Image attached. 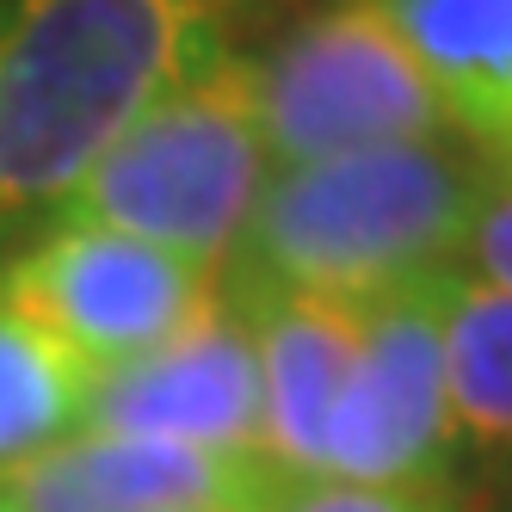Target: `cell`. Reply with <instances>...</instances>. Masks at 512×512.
I'll return each instance as SVG.
<instances>
[{
    "label": "cell",
    "mask_w": 512,
    "mask_h": 512,
    "mask_svg": "<svg viewBox=\"0 0 512 512\" xmlns=\"http://www.w3.org/2000/svg\"><path fill=\"white\" fill-rule=\"evenodd\" d=\"M260 0H13L0 13V223L56 210Z\"/></svg>",
    "instance_id": "cell-1"
},
{
    "label": "cell",
    "mask_w": 512,
    "mask_h": 512,
    "mask_svg": "<svg viewBox=\"0 0 512 512\" xmlns=\"http://www.w3.org/2000/svg\"><path fill=\"white\" fill-rule=\"evenodd\" d=\"M494 161L463 136L389 142L315 167H278L223 272L229 290H321L377 303L463 260Z\"/></svg>",
    "instance_id": "cell-2"
},
{
    "label": "cell",
    "mask_w": 512,
    "mask_h": 512,
    "mask_svg": "<svg viewBox=\"0 0 512 512\" xmlns=\"http://www.w3.org/2000/svg\"><path fill=\"white\" fill-rule=\"evenodd\" d=\"M266 179L272 155L253 112V62L229 50L142 112L50 210V223L112 229L204 272H229Z\"/></svg>",
    "instance_id": "cell-3"
},
{
    "label": "cell",
    "mask_w": 512,
    "mask_h": 512,
    "mask_svg": "<svg viewBox=\"0 0 512 512\" xmlns=\"http://www.w3.org/2000/svg\"><path fill=\"white\" fill-rule=\"evenodd\" d=\"M247 62L260 136L278 167L457 136L420 62L371 0H327Z\"/></svg>",
    "instance_id": "cell-4"
},
{
    "label": "cell",
    "mask_w": 512,
    "mask_h": 512,
    "mask_svg": "<svg viewBox=\"0 0 512 512\" xmlns=\"http://www.w3.org/2000/svg\"><path fill=\"white\" fill-rule=\"evenodd\" d=\"M0 303L87 377H105L192 334L223 303V272L112 229H50L0 272Z\"/></svg>",
    "instance_id": "cell-5"
},
{
    "label": "cell",
    "mask_w": 512,
    "mask_h": 512,
    "mask_svg": "<svg viewBox=\"0 0 512 512\" xmlns=\"http://www.w3.org/2000/svg\"><path fill=\"white\" fill-rule=\"evenodd\" d=\"M451 457L457 426L445 395L438 278H426L364 309V346L327 426L321 475L364 488H445Z\"/></svg>",
    "instance_id": "cell-6"
},
{
    "label": "cell",
    "mask_w": 512,
    "mask_h": 512,
    "mask_svg": "<svg viewBox=\"0 0 512 512\" xmlns=\"http://www.w3.org/2000/svg\"><path fill=\"white\" fill-rule=\"evenodd\" d=\"M284 475L266 457H229L149 432H68L0 475L13 512H260Z\"/></svg>",
    "instance_id": "cell-7"
},
{
    "label": "cell",
    "mask_w": 512,
    "mask_h": 512,
    "mask_svg": "<svg viewBox=\"0 0 512 512\" xmlns=\"http://www.w3.org/2000/svg\"><path fill=\"white\" fill-rule=\"evenodd\" d=\"M81 426L179 438V445L229 451V457H266L260 451V358H253V327L229 297V284H223V303L192 334L93 377Z\"/></svg>",
    "instance_id": "cell-8"
},
{
    "label": "cell",
    "mask_w": 512,
    "mask_h": 512,
    "mask_svg": "<svg viewBox=\"0 0 512 512\" xmlns=\"http://www.w3.org/2000/svg\"><path fill=\"white\" fill-rule=\"evenodd\" d=\"M260 358V451L284 482L321 475V445L364 346V309L321 290H229Z\"/></svg>",
    "instance_id": "cell-9"
},
{
    "label": "cell",
    "mask_w": 512,
    "mask_h": 512,
    "mask_svg": "<svg viewBox=\"0 0 512 512\" xmlns=\"http://www.w3.org/2000/svg\"><path fill=\"white\" fill-rule=\"evenodd\" d=\"M463 142L500 155L512 130V0H371Z\"/></svg>",
    "instance_id": "cell-10"
},
{
    "label": "cell",
    "mask_w": 512,
    "mask_h": 512,
    "mask_svg": "<svg viewBox=\"0 0 512 512\" xmlns=\"http://www.w3.org/2000/svg\"><path fill=\"white\" fill-rule=\"evenodd\" d=\"M438 334L457 445L512 463V297L463 266L438 272Z\"/></svg>",
    "instance_id": "cell-11"
},
{
    "label": "cell",
    "mask_w": 512,
    "mask_h": 512,
    "mask_svg": "<svg viewBox=\"0 0 512 512\" xmlns=\"http://www.w3.org/2000/svg\"><path fill=\"white\" fill-rule=\"evenodd\" d=\"M87 371L0 303V475L81 432Z\"/></svg>",
    "instance_id": "cell-12"
},
{
    "label": "cell",
    "mask_w": 512,
    "mask_h": 512,
    "mask_svg": "<svg viewBox=\"0 0 512 512\" xmlns=\"http://www.w3.org/2000/svg\"><path fill=\"white\" fill-rule=\"evenodd\" d=\"M260 512H469L451 488H364V482H278Z\"/></svg>",
    "instance_id": "cell-13"
},
{
    "label": "cell",
    "mask_w": 512,
    "mask_h": 512,
    "mask_svg": "<svg viewBox=\"0 0 512 512\" xmlns=\"http://www.w3.org/2000/svg\"><path fill=\"white\" fill-rule=\"evenodd\" d=\"M463 260L475 278L500 284L512 297V167L494 161L482 198H475V216H469V235H463ZM457 260V266H463Z\"/></svg>",
    "instance_id": "cell-14"
},
{
    "label": "cell",
    "mask_w": 512,
    "mask_h": 512,
    "mask_svg": "<svg viewBox=\"0 0 512 512\" xmlns=\"http://www.w3.org/2000/svg\"><path fill=\"white\" fill-rule=\"evenodd\" d=\"M500 167H512V130H506V142H500V155H494Z\"/></svg>",
    "instance_id": "cell-15"
},
{
    "label": "cell",
    "mask_w": 512,
    "mask_h": 512,
    "mask_svg": "<svg viewBox=\"0 0 512 512\" xmlns=\"http://www.w3.org/2000/svg\"><path fill=\"white\" fill-rule=\"evenodd\" d=\"M0 512H13V506H0Z\"/></svg>",
    "instance_id": "cell-16"
}]
</instances>
